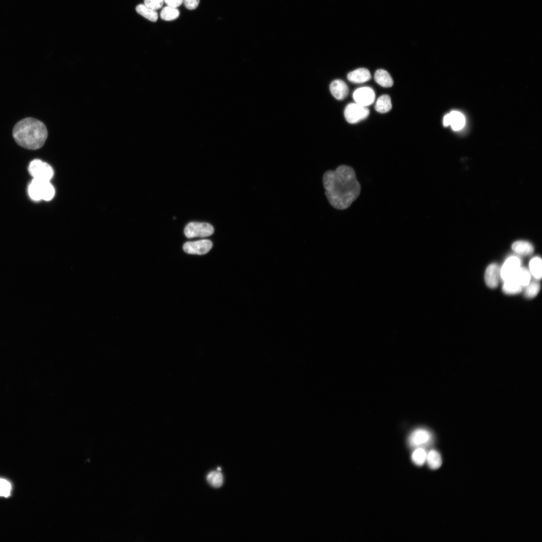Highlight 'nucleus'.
Wrapping results in <instances>:
<instances>
[{
    "mask_svg": "<svg viewBox=\"0 0 542 542\" xmlns=\"http://www.w3.org/2000/svg\"><path fill=\"white\" fill-rule=\"evenodd\" d=\"M325 196L333 208H349L361 192V185L351 166L340 165L335 170L326 171L322 177Z\"/></svg>",
    "mask_w": 542,
    "mask_h": 542,
    "instance_id": "obj_1",
    "label": "nucleus"
},
{
    "mask_svg": "<svg viewBox=\"0 0 542 542\" xmlns=\"http://www.w3.org/2000/svg\"><path fill=\"white\" fill-rule=\"evenodd\" d=\"M13 136L16 142L22 147L37 150L44 145L48 137V131L42 121L27 117L16 123L13 130Z\"/></svg>",
    "mask_w": 542,
    "mask_h": 542,
    "instance_id": "obj_2",
    "label": "nucleus"
},
{
    "mask_svg": "<svg viewBox=\"0 0 542 542\" xmlns=\"http://www.w3.org/2000/svg\"><path fill=\"white\" fill-rule=\"evenodd\" d=\"M28 193L35 201L51 200L55 190L50 181L33 178L28 187Z\"/></svg>",
    "mask_w": 542,
    "mask_h": 542,
    "instance_id": "obj_3",
    "label": "nucleus"
},
{
    "mask_svg": "<svg viewBox=\"0 0 542 542\" xmlns=\"http://www.w3.org/2000/svg\"><path fill=\"white\" fill-rule=\"evenodd\" d=\"M28 170L35 179L50 181L53 177L54 171L48 164L40 160H33L29 164Z\"/></svg>",
    "mask_w": 542,
    "mask_h": 542,
    "instance_id": "obj_4",
    "label": "nucleus"
},
{
    "mask_svg": "<svg viewBox=\"0 0 542 542\" xmlns=\"http://www.w3.org/2000/svg\"><path fill=\"white\" fill-rule=\"evenodd\" d=\"M214 232L212 225L206 222H191L185 227L184 233L188 238L204 237Z\"/></svg>",
    "mask_w": 542,
    "mask_h": 542,
    "instance_id": "obj_5",
    "label": "nucleus"
},
{
    "mask_svg": "<svg viewBox=\"0 0 542 542\" xmlns=\"http://www.w3.org/2000/svg\"><path fill=\"white\" fill-rule=\"evenodd\" d=\"M369 114L368 108L356 103L348 104L344 110V116L350 123L354 124L365 119Z\"/></svg>",
    "mask_w": 542,
    "mask_h": 542,
    "instance_id": "obj_6",
    "label": "nucleus"
},
{
    "mask_svg": "<svg viewBox=\"0 0 542 542\" xmlns=\"http://www.w3.org/2000/svg\"><path fill=\"white\" fill-rule=\"evenodd\" d=\"M432 439V434L429 430L419 428L413 431L410 435L408 443L412 448H424L430 443Z\"/></svg>",
    "mask_w": 542,
    "mask_h": 542,
    "instance_id": "obj_7",
    "label": "nucleus"
},
{
    "mask_svg": "<svg viewBox=\"0 0 542 542\" xmlns=\"http://www.w3.org/2000/svg\"><path fill=\"white\" fill-rule=\"evenodd\" d=\"M212 247V242L208 239L186 242L183 246L184 251L191 254L202 255L207 253Z\"/></svg>",
    "mask_w": 542,
    "mask_h": 542,
    "instance_id": "obj_8",
    "label": "nucleus"
},
{
    "mask_svg": "<svg viewBox=\"0 0 542 542\" xmlns=\"http://www.w3.org/2000/svg\"><path fill=\"white\" fill-rule=\"evenodd\" d=\"M521 259L517 256L508 257L500 269V278L505 281L511 278L521 266Z\"/></svg>",
    "mask_w": 542,
    "mask_h": 542,
    "instance_id": "obj_9",
    "label": "nucleus"
},
{
    "mask_svg": "<svg viewBox=\"0 0 542 542\" xmlns=\"http://www.w3.org/2000/svg\"><path fill=\"white\" fill-rule=\"evenodd\" d=\"M375 97L374 90L367 86L358 88L353 93L355 103L366 107L373 103Z\"/></svg>",
    "mask_w": 542,
    "mask_h": 542,
    "instance_id": "obj_10",
    "label": "nucleus"
},
{
    "mask_svg": "<svg viewBox=\"0 0 542 542\" xmlns=\"http://www.w3.org/2000/svg\"><path fill=\"white\" fill-rule=\"evenodd\" d=\"M500 268L497 264H490L486 269L484 280L486 285L490 288L494 289L498 285L500 275Z\"/></svg>",
    "mask_w": 542,
    "mask_h": 542,
    "instance_id": "obj_11",
    "label": "nucleus"
},
{
    "mask_svg": "<svg viewBox=\"0 0 542 542\" xmlns=\"http://www.w3.org/2000/svg\"><path fill=\"white\" fill-rule=\"evenodd\" d=\"M330 90L332 95L336 99L339 100L346 98L349 93V88L347 84L343 81L339 79L333 80L331 83Z\"/></svg>",
    "mask_w": 542,
    "mask_h": 542,
    "instance_id": "obj_12",
    "label": "nucleus"
},
{
    "mask_svg": "<svg viewBox=\"0 0 542 542\" xmlns=\"http://www.w3.org/2000/svg\"><path fill=\"white\" fill-rule=\"evenodd\" d=\"M371 76L369 71L364 68H360L350 72L347 75V79L354 83H361L369 80Z\"/></svg>",
    "mask_w": 542,
    "mask_h": 542,
    "instance_id": "obj_13",
    "label": "nucleus"
},
{
    "mask_svg": "<svg viewBox=\"0 0 542 542\" xmlns=\"http://www.w3.org/2000/svg\"><path fill=\"white\" fill-rule=\"evenodd\" d=\"M512 249L516 253L521 255H527L531 254L533 251V246L529 242L523 240H518L513 243L511 246Z\"/></svg>",
    "mask_w": 542,
    "mask_h": 542,
    "instance_id": "obj_14",
    "label": "nucleus"
},
{
    "mask_svg": "<svg viewBox=\"0 0 542 542\" xmlns=\"http://www.w3.org/2000/svg\"><path fill=\"white\" fill-rule=\"evenodd\" d=\"M374 79L380 85L383 87H390L392 86L393 79L387 71L384 69H378L374 74Z\"/></svg>",
    "mask_w": 542,
    "mask_h": 542,
    "instance_id": "obj_15",
    "label": "nucleus"
},
{
    "mask_svg": "<svg viewBox=\"0 0 542 542\" xmlns=\"http://www.w3.org/2000/svg\"><path fill=\"white\" fill-rule=\"evenodd\" d=\"M523 288L515 279L510 278L504 281L502 291L506 294L514 295L521 292Z\"/></svg>",
    "mask_w": 542,
    "mask_h": 542,
    "instance_id": "obj_16",
    "label": "nucleus"
},
{
    "mask_svg": "<svg viewBox=\"0 0 542 542\" xmlns=\"http://www.w3.org/2000/svg\"><path fill=\"white\" fill-rule=\"evenodd\" d=\"M426 462L431 469H437L442 464L441 455L437 450H432L427 454Z\"/></svg>",
    "mask_w": 542,
    "mask_h": 542,
    "instance_id": "obj_17",
    "label": "nucleus"
},
{
    "mask_svg": "<svg viewBox=\"0 0 542 542\" xmlns=\"http://www.w3.org/2000/svg\"><path fill=\"white\" fill-rule=\"evenodd\" d=\"M511 278L515 279L524 288L530 281L531 274L526 268L520 266Z\"/></svg>",
    "mask_w": 542,
    "mask_h": 542,
    "instance_id": "obj_18",
    "label": "nucleus"
},
{
    "mask_svg": "<svg viewBox=\"0 0 542 542\" xmlns=\"http://www.w3.org/2000/svg\"><path fill=\"white\" fill-rule=\"evenodd\" d=\"M450 125L454 130L461 129L464 125L465 119L464 115L458 111H452L449 113Z\"/></svg>",
    "mask_w": 542,
    "mask_h": 542,
    "instance_id": "obj_19",
    "label": "nucleus"
},
{
    "mask_svg": "<svg viewBox=\"0 0 542 542\" xmlns=\"http://www.w3.org/2000/svg\"><path fill=\"white\" fill-rule=\"evenodd\" d=\"M392 107L391 99L388 95H382L377 100L375 105V110L380 113H386L388 112Z\"/></svg>",
    "mask_w": 542,
    "mask_h": 542,
    "instance_id": "obj_20",
    "label": "nucleus"
},
{
    "mask_svg": "<svg viewBox=\"0 0 542 542\" xmlns=\"http://www.w3.org/2000/svg\"><path fill=\"white\" fill-rule=\"evenodd\" d=\"M529 272L536 280H540L542 276V262L540 257L535 256L529 261Z\"/></svg>",
    "mask_w": 542,
    "mask_h": 542,
    "instance_id": "obj_21",
    "label": "nucleus"
},
{
    "mask_svg": "<svg viewBox=\"0 0 542 542\" xmlns=\"http://www.w3.org/2000/svg\"><path fill=\"white\" fill-rule=\"evenodd\" d=\"M137 12L152 22H156L158 18V15L156 11L153 10L148 7L144 4H139L136 8Z\"/></svg>",
    "mask_w": 542,
    "mask_h": 542,
    "instance_id": "obj_22",
    "label": "nucleus"
},
{
    "mask_svg": "<svg viewBox=\"0 0 542 542\" xmlns=\"http://www.w3.org/2000/svg\"><path fill=\"white\" fill-rule=\"evenodd\" d=\"M427 454L424 448H415L411 456L412 461L417 466H423L426 461Z\"/></svg>",
    "mask_w": 542,
    "mask_h": 542,
    "instance_id": "obj_23",
    "label": "nucleus"
},
{
    "mask_svg": "<svg viewBox=\"0 0 542 542\" xmlns=\"http://www.w3.org/2000/svg\"><path fill=\"white\" fill-rule=\"evenodd\" d=\"M207 480L212 486L218 488L221 486L223 484V476L219 471H213L208 474Z\"/></svg>",
    "mask_w": 542,
    "mask_h": 542,
    "instance_id": "obj_24",
    "label": "nucleus"
},
{
    "mask_svg": "<svg viewBox=\"0 0 542 542\" xmlns=\"http://www.w3.org/2000/svg\"><path fill=\"white\" fill-rule=\"evenodd\" d=\"M180 12L177 8L167 6L162 10L160 17L163 20L172 21L178 18Z\"/></svg>",
    "mask_w": 542,
    "mask_h": 542,
    "instance_id": "obj_25",
    "label": "nucleus"
},
{
    "mask_svg": "<svg viewBox=\"0 0 542 542\" xmlns=\"http://www.w3.org/2000/svg\"><path fill=\"white\" fill-rule=\"evenodd\" d=\"M540 290V285L537 281H530L525 287L524 295L528 298L535 297L538 293Z\"/></svg>",
    "mask_w": 542,
    "mask_h": 542,
    "instance_id": "obj_26",
    "label": "nucleus"
},
{
    "mask_svg": "<svg viewBox=\"0 0 542 542\" xmlns=\"http://www.w3.org/2000/svg\"><path fill=\"white\" fill-rule=\"evenodd\" d=\"M12 489L11 484L6 479L0 478V496L7 497Z\"/></svg>",
    "mask_w": 542,
    "mask_h": 542,
    "instance_id": "obj_27",
    "label": "nucleus"
},
{
    "mask_svg": "<svg viewBox=\"0 0 542 542\" xmlns=\"http://www.w3.org/2000/svg\"><path fill=\"white\" fill-rule=\"evenodd\" d=\"M164 2V0H144V5L156 11L162 7Z\"/></svg>",
    "mask_w": 542,
    "mask_h": 542,
    "instance_id": "obj_28",
    "label": "nucleus"
},
{
    "mask_svg": "<svg viewBox=\"0 0 542 542\" xmlns=\"http://www.w3.org/2000/svg\"><path fill=\"white\" fill-rule=\"evenodd\" d=\"M200 0H183L186 8L189 10H194L198 7Z\"/></svg>",
    "mask_w": 542,
    "mask_h": 542,
    "instance_id": "obj_29",
    "label": "nucleus"
},
{
    "mask_svg": "<svg viewBox=\"0 0 542 542\" xmlns=\"http://www.w3.org/2000/svg\"><path fill=\"white\" fill-rule=\"evenodd\" d=\"M164 2L168 6L177 8L182 5L183 2V0H164Z\"/></svg>",
    "mask_w": 542,
    "mask_h": 542,
    "instance_id": "obj_30",
    "label": "nucleus"
},
{
    "mask_svg": "<svg viewBox=\"0 0 542 542\" xmlns=\"http://www.w3.org/2000/svg\"><path fill=\"white\" fill-rule=\"evenodd\" d=\"M443 125L447 126L450 125V117L449 113L446 114L443 118Z\"/></svg>",
    "mask_w": 542,
    "mask_h": 542,
    "instance_id": "obj_31",
    "label": "nucleus"
}]
</instances>
